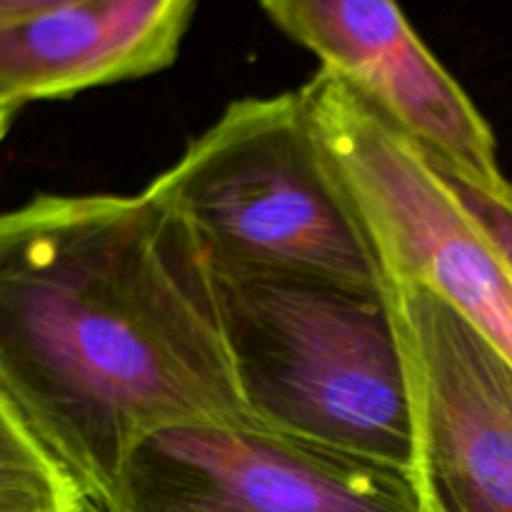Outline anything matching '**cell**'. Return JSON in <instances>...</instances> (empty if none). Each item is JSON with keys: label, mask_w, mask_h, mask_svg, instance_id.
Masks as SVG:
<instances>
[{"label": "cell", "mask_w": 512, "mask_h": 512, "mask_svg": "<svg viewBox=\"0 0 512 512\" xmlns=\"http://www.w3.org/2000/svg\"><path fill=\"white\" fill-rule=\"evenodd\" d=\"M0 398L90 512H110L150 435L260 423L203 248L150 190L38 195L0 213Z\"/></svg>", "instance_id": "1"}, {"label": "cell", "mask_w": 512, "mask_h": 512, "mask_svg": "<svg viewBox=\"0 0 512 512\" xmlns=\"http://www.w3.org/2000/svg\"><path fill=\"white\" fill-rule=\"evenodd\" d=\"M205 263L253 418L280 433L410 470L408 383L385 290Z\"/></svg>", "instance_id": "2"}, {"label": "cell", "mask_w": 512, "mask_h": 512, "mask_svg": "<svg viewBox=\"0 0 512 512\" xmlns=\"http://www.w3.org/2000/svg\"><path fill=\"white\" fill-rule=\"evenodd\" d=\"M145 190L215 263L385 290L373 240L300 90L230 103Z\"/></svg>", "instance_id": "3"}, {"label": "cell", "mask_w": 512, "mask_h": 512, "mask_svg": "<svg viewBox=\"0 0 512 512\" xmlns=\"http://www.w3.org/2000/svg\"><path fill=\"white\" fill-rule=\"evenodd\" d=\"M385 278L448 300L512 363V268L423 150L320 68L300 88Z\"/></svg>", "instance_id": "4"}, {"label": "cell", "mask_w": 512, "mask_h": 512, "mask_svg": "<svg viewBox=\"0 0 512 512\" xmlns=\"http://www.w3.org/2000/svg\"><path fill=\"white\" fill-rule=\"evenodd\" d=\"M110 512H425L400 465L253 425H175L138 445Z\"/></svg>", "instance_id": "5"}, {"label": "cell", "mask_w": 512, "mask_h": 512, "mask_svg": "<svg viewBox=\"0 0 512 512\" xmlns=\"http://www.w3.org/2000/svg\"><path fill=\"white\" fill-rule=\"evenodd\" d=\"M425 512H512V363L435 290L385 278Z\"/></svg>", "instance_id": "6"}, {"label": "cell", "mask_w": 512, "mask_h": 512, "mask_svg": "<svg viewBox=\"0 0 512 512\" xmlns=\"http://www.w3.org/2000/svg\"><path fill=\"white\" fill-rule=\"evenodd\" d=\"M288 38L318 55L388 125L450 178L512 198L498 143L463 85L410 28L398 0H260Z\"/></svg>", "instance_id": "7"}, {"label": "cell", "mask_w": 512, "mask_h": 512, "mask_svg": "<svg viewBox=\"0 0 512 512\" xmlns=\"http://www.w3.org/2000/svg\"><path fill=\"white\" fill-rule=\"evenodd\" d=\"M195 0H73L0 28V105L70 98L175 63Z\"/></svg>", "instance_id": "8"}, {"label": "cell", "mask_w": 512, "mask_h": 512, "mask_svg": "<svg viewBox=\"0 0 512 512\" xmlns=\"http://www.w3.org/2000/svg\"><path fill=\"white\" fill-rule=\"evenodd\" d=\"M0 512H90L78 485L0 398Z\"/></svg>", "instance_id": "9"}, {"label": "cell", "mask_w": 512, "mask_h": 512, "mask_svg": "<svg viewBox=\"0 0 512 512\" xmlns=\"http://www.w3.org/2000/svg\"><path fill=\"white\" fill-rule=\"evenodd\" d=\"M440 175L450 185V190L458 195L460 203L468 208V213L483 225L485 233L498 245L500 253L505 255V260H508L512 268V198H493V195L480 193V190L470 188V185L460 183V180L450 178V175Z\"/></svg>", "instance_id": "10"}, {"label": "cell", "mask_w": 512, "mask_h": 512, "mask_svg": "<svg viewBox=\"0 0 512 512\" xmlns=\"http://www.w3.org/2000/svg\"><path fill=\"white\" fill-rule=\"evenodd\" d=\"M65 3H73V0H0V28L33 18L45 10L60 8Z\"/></svg>", "instance_id": "11"}, {"label": "cell", "mask_w": 512, "mask_h": 512, "mask_svg": "<svg viewBox=\"0 0 512 512\" xmlns=\"http://www.w3.org/2000/svg\"><path fill=\"white\" fill-rule=\"evenodd\" d=\"M13 115H15L13 108H3V105H0V143H3V138L8 135L10 123H13Z\"/></svg>", "instance_id": "12"}]
</instances>
